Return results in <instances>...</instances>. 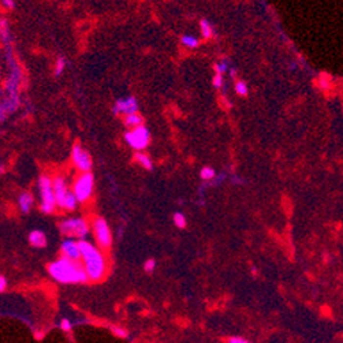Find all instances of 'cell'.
<instances>
[{
  "mask_svg": "<svg viewBox=\"0 0 343 343\" xmlns=\"http://www.w3.org/2000/svg\"><path fill=\"white\" fill-rule=\"evenodd\" d=\"M39 190L40 197H41V211L44 214H52L56 208V201L53 196V189H52V179L49 176H41L39 179Z\"/></svg>",
  "mask_w": 343,
  "mask_h": 343,
  "instance_id": "obj_4",
  "label": "cell"
},
{
  "mask_svg": "<svg viewBox=\"0 0 343 343\" xmlns=\"http://www.w3.org/2000/svg\"><path fill=\"white\" fill-rule=\"evenodd\" d=\"M182 44L185 47H188V48H196V47L198 46V40L196 39L195 36H190V34H185V36H182Z\"/></svg>",
  "mask_w": 343,
  "mask_h": 343,
  "instance_id": "obj_18",
  "label": "cell"
},
{
  "mask_svg": "<svg viewBox=\"0 0 343 343\" xmlns=\"http://www.w3.org/2000/svg\"><path fill=\"white\" fill-rule=\"evenodd\" d=\"M228 343H250V342L244 341V339H241V338L234 337V338H230V339H228Z\"/></svg>",
  "mask_w": 343,
  "mask_h": 343,
  "instance_id": "obj_30",
  "label": "cell"
},
{
  "mask_svg": "<svg viewBox=\"0 0 343 343\" xmlns=\"http://www.w3.org/2000/svg\"><path fill=\"white\" fill-rule=\"evenodd\" d=\"M33 202H34V198L29 192H24L18 197V205H20V209L24 214H27L32 209Z\"/></svg>",
  "mask_w": 343,
  "mask_h": 343,
  "instance_id": "obj_12",
  "label": "cell"
},
{
  "mask_svg": "<svg viewBox=\"0 0 343 343\" xmlns=\"http://www.w3.org/2000/svg\"><path fill=\"white\" fill-rule=\"evenodd\" d=\"M124 140L134 150L141 152V150H144L149 145L150 134H149V130L144 124H141V126L134 127L133 130L127 131L124 134Z\"/></svg>",
  "mask_w": 343,
  "mask_h": 343,
  "instance_id": "obj_6",
  "label": "cell"
},
{
  "mask_svg": "<svg viewBox=\"0 0 343 343\" xmlns=\"http://www.w3.org/2000/svg\"><path fill=\"white\" fill-rule=\"evenodd\" d=\"M78 247H79V254L84 263L82 266L86 272L88 280L100 282L107 271V263H105L103 253L96 249V246H93L88 241L84 240L78 241Z\"/></svg>",
  "mask_w": 343,
  "mask_h": 343,
  "instance_id": "obj_2",
  "label": "cell"
},
{
  "mask_svg": "<svg viewBox=\"0 0 343 343\" xmlns=\"http://www.w3.org/2000/svg\"><path fill=\"white\" fill-rule=\"evenodd\" d=\"M138 110V103L134 98H124V100H118L114 105V114H123L124 117L130 114H136Z\"/></svg>",
  "mask_w": 343,
  "mask_h": 343,
  "instance_id": "obj_10",
  "label": "cell"
},
{
  "mask_svg": "<svg viewBox=\"0 0 343 343\" xmlns=\"http://www.w3.org/2000/svg\"><path fill=\"white\" fill-rule=\"evenodd\" d=\"M0 4L8 8V10H13L14 7H15V1H13V0H3V1H0Z\"/></svg>",
  "mask_w": 343,
  "mask_h": 343,
  "instance_id": "obj_28",
  "label": "cell"
},
{
  "mask_svg": "<svg viewBox=\"0 0 343 343\" xmlns=\"http://www.w3.org/2000/svg\"><path fill=\"white\" fill-rule=\"evenodd\" d=\"M95 188V176L92 172H84L78 176L74 186H73V193L75 196L78 202H85L93 193Z\"/></svg>",
  "mask_w": 343,
  "mask_h": 343,
  "instance_id": "obj_5",
  "label": "cell"
},
{
  "mask_svg": "<svg viewBox=\"0 0 343 343\" xmlns=\"http://www.w3.org/2000/svg\"><path fill=\"white\" fill-rule=\"evenodd\" d=\"M60 330H63L65 332H69V331H72V328H73V325H72V323L67 320V318H62L60 320Z\"/></svg>",
  "mask_w": 343,
  "mask_h": 343,
  "instance_id": "obj_26",
  "label": "cell"
},
{
  "mask_svg": "<svg viewBox=\"0 0 343 343\" xmlns=\"http://www.w3.org/2000/svg\"><path fill=\"white\" fill-rule=\"evenodd\" d=\"M59 230L69 238H85L89 233V224L81 218H73L62 221L59 224Z\"/></svg>",
  "mask_w": 343,
  "mask_h": 343,
  "instance_id": "obj_3",
  "label": "cell"
},
{
  "mask_svg": "<svg viewBox=\"0 0 343 343\" xmlns=\"http://www.w3.org/2000/svg\"><path fill=\"white\" fill-rule=\"evenodd\" d=\"M136 162L143 166L145 170H152L153 169V164H152V160L148 155H145L143 152H137L136 153Z\"/></svg>",
  "mask_w": 343,
  "mask_h": 343,
  "instance_id": "obj_16",
  "label": "cell"
},
{
  "mask_svg": "<svg viewBox=\"0 0 343 343\" xmlns=\"http://www.w3.org/2000/svg\"><path fill=\"white\" fill-rule=\"evenodd\" d=\"M78 201L75 198V196L73 193V190H69L67 195H66L65 200H63V204H62V209H66V211H74L77 208Z\"/></svg>",
  "mask_w": 343,
  "mask_h": 343,
  "instance_id": "obj_14",
  "label": "cell"
},
{
  "mask_svg": "<svg viewBox=\"0 0 343 343\" xmlns=\"http://www.w3.org/2000/svg\"><path fill=\"white\" fill-rule=\"evenodd\" d=\"M111 331H112V334L115 337L122 338V339L129 337V332L124 330V328H122V327H118V325H111Z\"/></svg>",
  "mask_w": 343,
  "mask_h": 343,
  "instance_id": "obj_21",
  "label": "cell"
},
{
  "mask_svg": "<svg viewBox=\"0 0 343 343\" xmlns=\"http://www.w3.org/2000/svg\"><path fill=\"white\" fill-rule=\"evenodd\" d=\"M52 189H53V196H55V201H56V207L62 208L63 200H65L66 195L69 192L66 181L62 176H56L55 179H52Z\"/></svg>",
  "mask_w": 343,
  "mask_h": 343,
  "instance_id": "obj_11",
  "label": "cell"
},
{
  "mask_svg": "<svg viewBox=\"0 0 343 343\" xmlns=\"http://www.w3.org/2000/svg\"><path fill=\"white\" fill-rule=\"evenodd\" d=\"M124 124L127 126V127H131V129H134V127H138V126H141L143 124V117L140 115V114H130V115H126L124 117Z\"/></svg>",
  "mask_w": 343,
  "mask_h": 343,
  "instance_id": "obj_15",
  "label": "cell"
},
{
  "mask_svg": "<svg viewBox=\"0 0 343 343\" xmlns=\"http://www.w3.org/2000/svg\"><path fill=\"white\" fill-rule=\"evenodd\" d=\"M66 67V60L65 58H58L56 59V63H55V69H53V72H55V75L58 77V75H60L62 73H63V70H65Z\"/></svg>",
  "mask_w": 343,
  "mask_h": 343,
  "instance_id": "obj_22",
  "label": "cell"
},
{
  "mask_svg": "<svg viewBox=\"0 0 343 343\" xmlns=\"http://www.w3.org/2000/svg\"><path fill=\"white\" fill-rule=\"evenodd\" d=\"M200 26H201V33H202V36H204L205 39H211V37H212V34H214V29H212L211 24H209L207 20H201Z\"/></svg>",
  "mask_w": 343,
  "mask_h": 343,
  "instance_id": "obj_17",
  "label": "cell"
},
{
  "mask_svg": "<svg viewBox=\"0 0 343 343\" xmlns=\"http://www.w3.org/2000/svg\"><path fill=\"white\" fill-rule=\"evenodd\" d=\"M7 290V279L0 275V293H4Z\"/></svg>",
  "mask_w": 343,
  "mask_h": 343,
  "instance_id": "obj_29",
  "label": "cell"
},
{
  "mask_svg": "<svg viewBox=\"0 0 343 343\" xmlns=\"http://www.w3.org/2000/svg\"><path fill=\"white\" fill-rule=\"evenodd\" d=\"M3 172H4V167H3V166L0 164V174H3Z\"/></svg>",
  "mask_w": 343,
  "mask_h": 343,
  "instance_id": "obj_31",
  "label": "cell"
},
{
  "mask_svg": "<svg viewBox=\"0 0 343 343\" xmlns=\"http://www.w3.org/2000/svg\"><path fill=\"white\" fill-rule=\"evenodd\" d=\"M212 82H214V86L215 88H221L223 86V75H220V74H216L214 77V79H212Z\"/></svg>",
  "mask_w": 343,
  "mask_h": 343,
  "instance_id": "obj_27",
  "label": "cell"
},
{
  "mask_svg": "<svg viewBox=\"0 0 343 343\" xmlns=\"http://www.w3.org/2000/svg\"><path fill=\"white\" fill-rule=\"evenodd\" d=\"M228 70V65L226 63V60H221L220 63H216L215 65V72H216V74H224V73Z\"/></svg>",
  "mask_w": 343,
  "mask_h": 343,
  "instance_id": "obj_24",
  "label": "cell"
},
{
  "mask_svg": "<svg viewBox=\"0 0 343 343\" xmlns=\"http://www.w3.org/2000/svg\"><path fill=\"white\" fill-rule=\"evenodd\" d=\"M155 268H156L155 259H148L147 261H145V264H144V270H145V272L152 273V272L155 271Z\"/></svg>",
  "mask_w": 343,
  "mask_h": 343,
  "instance_id": "obj_25",
  "label": "cell"
},
{
  "mask_svg": "<svg viewBox=\"0 0 343 343\" xmlns=\"http://www.w3.org/2000/svg\"><path fill=\"white\" fill-rule=\"evenodd\" d=\"M48 272L56 282L63 285H79L88 282L84 266L79 261H73L65 257L51 263L48 266Z\"/></svg>",
  "mask_w": 343,
  "mask_h": 343,
  "instance_id": "obj_1",
  "label": "cell"
},
{
  "mask_svg": "<svg viewBox=\"0 0 343 343\" xmlns=\"http://www.w3.org/2000/svg\"><path fill=\"white\" fill-rule=\"evenodd\" d=\"M235 92H237L240 96H246L247 92H249L247 85H246L244 81H237V84H235Z\"/></svg>",
  "mask_w": 343,
  "mask_h": 343,
  "instance_id": "obj_23",
  "label": "cell"
},
{
  "mask_svg": "<svg viewBox=\"0 0 343 343\" xmlns=\"http://www.w3.org/2000/svg\"><path fill=\"white\" fill-rule=\"evenodd\" d=\"M93 231L98 245L101 249H110L112 244V235H111L110 227L103 218H98L93 221Z\"/></svg>",
  "mask_w": 343,
  "mask_h": 343,
  "instance_id": "obj_7",
  "label": "cell"
},
{
  "mask_svg": "<svg viewBox=\"0 0 343 343\" xmlns=\"http://www.w3.org/2000/svg\"><path fill=\"white\" fill-rule=\"evenodd\" d=\"M200 175L204 181H209V179H214L216 172H215V170L211 169V167H204V169L201 170Z\"/></svg>",
  "mask_w": 343,
  "mask_h": 343,
  "instance_id": "obj_20",
  "label": "cell"
},
{
  "mask_svg": "<svg viewBox=\"0 0 343 343\" xmlns=\"http://www.w3.org/2000/svg\"><path fill=\"white\" fill-rule=\"evenodd\" d=\"M29 244L34 247H46L47 237L46 234L40 230H34L29 234Z\"/></svg>",
  "mask_w": 343,
  "mask_h": 343,
  "instance_id": "obj_13",
  "label": "cell"
},
{
  "mask_svg": "<svg viewBox=\"0 0 343 343\" xmlns=\"http://www.w3.org/2000/svg\"><path fill=\"white\" fill-rule=\"evenodd\" d=\"M60 252L62 257L73 260V261H81V254H79V247L78 242L74 240H65L60 245Z\"/></svg>",
  "mask_w": 343,
  "mask_h": 343,
  "instance_id": "obj_9",
  "label": "cell"
},
{
  "mask_svg": "<svg viewBox=\"0 0 343 343\" xmlns=\"http://www.w3.org/2000/svg\"><path fill=\"white\" fill-rule=\"evenodd\" d=\"M235 74H237V70H235V69H233V70H231V75H233V77H235Z\"/></svg>",
  "mask_w": 343,
  "mask_h": 343,
  "instance_id": "obj_32",
  "label": "cell"
},
{
  "mask_svg": "<svg viewBox=\"0 0 343 343\" xmlns=\"http://www.w3.org/2000/svg\"><path fill=\"white\" fill-rule=\"evenodd\" d=\"M174 223L178 228H185L186 227V218H185V215L181 214V212L174 214Z\"/></svg>",
  "mask_w": 343,
  "mask_h": 343,
  "instance_id": "obj_19",
  "label": "cell"
},
{
  "mask_svg": "<svg viewBox=\"0 0 343 343\" xmlns=\"http://www.w3.org/2000/svg\"><path fill=\"white\" fill-rule=\"evenodd\" d=\"M72 160L74 166L77 167L82 174L84 172H91L92 170V157L89 152L84 149L79 144H75L72 149Z\"/></svg>",
  "mask_w": 343,
  "mask_h": 343,
  "instance_id": "obj_8",
  "label": "cell"
}]
</instances>
